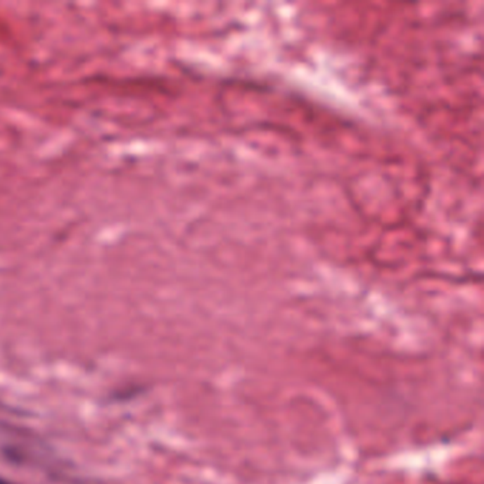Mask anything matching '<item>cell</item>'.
Listing matches in <instances>:
<instances>
[{
	"instance_id": "obj_1",
	"label": "cell",
	"mask_w": 484,
	"mask_h": 484,
	"mask_svg": "<svg viewBox=\"0 0 484 484\" xmlns=\"http://www.w3.org/2000/svg\"><path fill=\"white\" fill-rule=\"evenodd\" d=\"M0 484H11V483H8V481L4 480V478H0Z\"/></svg>"
}]
</instances>
